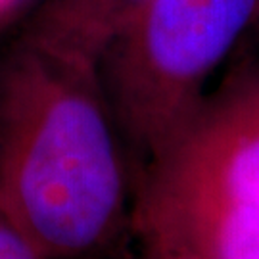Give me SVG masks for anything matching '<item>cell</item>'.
I'll list each match as a JSON object with an SVG mask.
<instances>
[{
	"mask_svg": "<svg viewBox=\"0 0 259 259\" xmlns=\"http://www.w3.org/2000/svg\"><path fill=\"white\" fill-rule=\"evenodd\" d=\"M0 215L47 259L133 232V179L98 71L25 40L0 71Z\"/></svg>",
	"mask_w": 259,
	"mask_h": 259,
	"instance_id": "6da1fadb",
	"label": "cell"
},
{
	"mask_svg": "<svg viewBox=\"0 0 259 259\" xmlns=\"http://www.w3.org/2000/svg\"><path fill=\"white\" fill-rule=\"evenodd\" d=\"M259 0H148L111 37L96 71L133 190L200 110L205 84Z\"/></svg>",
	"mask_w": 259,
	"mask_h": 259,
	"instance_id": "7a4b0ae2",
	"label": "cell"
},
{
	"mask_svg": "<svg viewBox=\"0 0 259 259\" xmlns=\"http://www.w3.org/2000/svg\"><path fill=\"white\" fill-rule=\"evenodd\" d=\"M139 202L259 204V64L232 71L140 177Z\"/></svg>",
	"mask_w": 259,
	"mask_h": 259,
	"instance_id": "3957f363",
	"label": "cell"
},
{
	"mask_svg": "<svg viewBox=\"0 0 259 259\" xmlns=\"http://www.w3.org/2000/svg\"><path fill=\"white\" fill-rule=\"evenodd\" d=\"M133 232L200 259H259V204L139 202Z\"/></svg>",
	"mask_w": 259,
	"mask_h": 259,
	"instance_id": "277c9868",
	"label": "cell"
},
{
	"mask_svg": "<svg viewBox=\"0 0 259 259\" xmlns=\"http://www.w3.org/2000/svg\"><path fill=\"white\" fill-rule=\"evenodd\" d=\"M148 0H47L29 29V42L96 67L111 37Z\"/></svg>",
	"mask_w": 259,
	"mask_h": 259,
	"instance_id": "5b68a950",
	"label": "cell"
},
{
	"mask_svg": "<svg viewBox=\"0 0 259 259\" xmlns=\"http://www.w3.org/2000/svg\"><path fill=\"white\" fill-rule=\"evenodd\" d=\"M0 259H47L42 257L2 215H0Z\"/></svg>",
	"mask_w": 259,
	"mask_h": 259,
	"instance_id": "8992f818",
	"label": "cell"
},
{
	"mask_svg": "<svg viewBox=\"0 0 259 259\" xmlns=\"http://www.w3.org/2000/svg\"><path fill=\"white\" fill-rule=\"evenodd\" d=\"M140 244H142L140 259H200L192 253L175 250V248H169V246H161L156 242H140Z\"/></svg>",
	"mask_w": 259,
	"mask_h": 259,
	"instance_id": "52a82bcc",
	"label": "cell"
},
{
	"mask_svg": "<svg viewBox=\"0 0 259 259\" xmlns=\"http://www.w3.org/2000/svg\"><path fill=\"white\" fill-rule=\"evenodd\" d=\"M16 2H18V0H0V14H2V12H6L10 6H14Z\"/></svg>",
	"mask_w": 259,
	"mask_h": 259,
	"instance_id": "ba28073f",
	"label": "cell"
}]
</instances>
